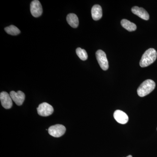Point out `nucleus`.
<instances>
[{
    "instance_id": "7",
    "label": "nucleus",
    "mask_w": 157,
    "mask_h": 157,
    "mask_svg": "<svg viewBox=\"0 0 157 157\" xmlns=\"http://www.w3.org/2000/svg\"><path fill=\"white\" fill-rule=\"evenodd\" d=\"M0 100L2 106L5 109H10L12 107V100L11 96L6 92H2L0 94Z\"/></svg>"
},
{
    "instance_id": "12",
    "label": "nucleus",
    "mask_w": 157,
    "mask_h": 157,
    "mask_svg": "<svg viewBox=\"0 0 157 157\" xmlns=\"http://www.w3.org/2000/svg\"><path fill=\"white\" fill-rule=\"evenodd\" d=\"M68 23L73 28H76L78 26L79 21L77 15L73 13L68 14L67 17Z\"/></svg>"
},
{
    "instance_id": "13",
    "label": "nucleus",
    "mask_w": 157,
    "mask_h": 157,
    "mask_svg": "<svg viewBox=\"0 0 157 157\" xmlns=\"http://www.w3.org/2000/svg\"><path fill=\"white\" fill-rule=\"evenodd\" d=\"M121 23L123 27L129 32L135 31L137 29L136 25L134 23L129 21L128 20L122 19L121 21Z\"/></svg>"
},
{
    "instance_id": "8",
    "label": "nucleus",
    "mask_w": 157,
    "mask_h": 157,
    "mask_svg": "<svg viewBox=\"0 0 157 157\" xmlns=\"http://www.w3.org/2000/svg\"><path fill=\"white\" fill-rule=\"evenodd\" d=\"M11 99L17 106H21L25 99V94L21 91L16 92L12 91L10 93Z\"/></svg>"
},
{
    "instance_id": "6",
    "label": "nucleus",
    "mask_w": 157,
    "mask_h": 157,
    "mask_svg": "<svg viewBox=\"0 0 157 157\" xmlns=\"http://www.w3.org/2000/svg\"><path fill=\"white\" fill-rule=\"evenodd\" d=\"M31 14L34 17H37L42 15V8L41 3L38 0L33 1L31 3Z\"/></svg>"
},
{
    "instance_id": "16",
    "label": "nucleus",
    "mask_w": 157,
    "mask_h": 157,
    "mask_svg": "<svg viewBox=\"0 0 157 157\" xmlns=\"http://www.w3.org/2000/svg\"><path fill=\"white\" fill-rule=\"evenodd\" d=\"M127 157H132V155H130L128 156H127Z\"/></svg>"
},
{
    "instance_id": "3",
    "label": "nucleus",
    "mask_w": 157,
    "mask_h": 157,
    "mask_svg": "<svg viewBox=\"0 0 157 157\" xmlns=\"http://www.w3.org/2000/svg\"><path fill=\"white\" fill-rule=\"evenodd\" d=\"M96 58L102 70H107L109 68V64L106 53L102 50H98L96 53Z\"/></svg>"
},
{
    "instance_id": "10",
    "label": "nucleus",
    "mask_w": 157,
    "mask_h": 157,
    "mask_svg": "<svg viewBox=\"0 0 157 157\" xmlns=\"http://www.w3.org/2000/svg\"><path fill=\"white\" fill-rule=\"evenodd\" d=\"M132 12L135 15L144 20H148L149 19V15L144 9L142 8L134 6L132 9Z\"/></svg>"
},
{
    "instance_id": "11",
    "label": "nucleus",
    "mask_w": 157,
    "mask_h": 157,
    "mask_svg": "<svg viewBox=\"0 0 157 157\" xmlns=\"http://www.w3.org/2000/svg\"><path fill=\"white\" fill-rule=\"evenodd\" d=\"M92 17L94 20L98 21L101 19L103 15L102 8L98 5H94L91 9Z\"/></svg>"
},
{
    "instance_id": "15",
    "label": "nucleus",
    "mask_w": 157,
    "mask_h": 157,
    "mask_svg": "<svg viewBox=\"0 0 157 157\" xmlns=\"http://www.w3.org/2000/svg\"><path fill=\"white\" fill-rule=\"evenodd\" d=\"M76 53L78 57L82 61H85L88 58V55L86 51L80 48L76 49Z\"/></svg>"
},
{
    "instance_id": "4",
    "label": "nucleus",
    "mask_w": 157,
    "mask_h": 157,
    "mask_svg": "<svg viewBox=\"0 0 157 157\" xmlns=\"http://www.w3.org/2000/svg\"><path fill=\"white\" fill-rule=\"evenodd\" d=\"M49 135L54 137H61L66 132V128L62 124H56L49 127L48 130Z\"/></svg>"
},
{
    "instance_id": "5",
    "label": "nucleus",
    "mask_w": 157,
    "mask_h": 157,
    "mask_svg": "<svg viewBox=\"0 0 157 157\" xmlns=\"http://www.w3.org/2000/svg\"><path fill=\"white\" fill-rule=\"evenodd\" d=\"M37 109L38 114L42 117H47L51 115L54 111L53 107L45 102L39 104Z\"/></svg>"
},
{
    "instance_id": "14",
    "label": "nucleus",
    "mask_w": 157,
    "mask_h": 157,
    "mask_svg": "<svg viewBox=\"0 0 157 157\" xmlns=\"http://www.w3.org/2000/svg\"><path fill=\"white\" fill-rule=\"evenodd\" d=\"M5 30L7 33L12 36H17L20 33V31L19 29L17 27L13 25L5 28Z\"/></svg>"
},
{
    "instance_id": "2",
    "label": "nucleus",
    "mask_w": 157,
    "mask_h": 157,
    "mask_svg": "<svg viewBox=\"0 0 157 157\" xmlns=\"http://www.w3.org/2000/svg\"><path fill=\"white\" fill-rule=\"evenodd\" d=\"M155 87V83L151 79L144 81L137 90L138 95L140 97H145L150 94Z\"/></svg>"
},
{
    "instance_id": "9",
    "label": "nucleus",
    "mask_w": 157,
    "mask_h": 157,
    "mask_svg": "<svg viewBox=\"0 0 157 157\" xmlns=\"http://www.w3.org/2000/svg\"><path fill=\"white\" fill-rule=\"evenodd\" d=\"M113 117L118 123L122 124H124L128 121V117L125 113L122 110H116L113 113Z\"/></svg>"
},
{
    "instance_id": "1",
    "label": "nucleus",
    "mask_w": 157,
    "mask_h": 157,
    "mask_svg": "<svg viewBox=\"0 0 157 157\" xmlns=\"http://www.w3.org/2000/svg\"><path fill=\"white\" fill-rule=\"evenodd\" d=\"M157 52L154 48H150L145 52L141 57L140 65L141 67H146L152 64L156 59Z\"/></svg>"
}]
</instances>
